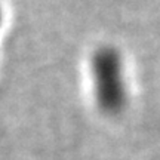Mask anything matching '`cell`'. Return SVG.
<instances>
[{"instance_id": "obj_1", "label": "cell", "mask_w": 160, "mask_h": 160, "mask_svg": "<svg viewBox=\"0 0 160 160\" xmlns=\"http://www.w3.org/2000/svg\"><path fill=\"white\" fill-rule=\"evenodd\" d=\"M2 22H3V11H2V6H0V27H2Z\"/></svg>"}]
</instances>
